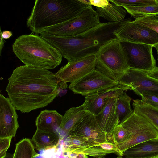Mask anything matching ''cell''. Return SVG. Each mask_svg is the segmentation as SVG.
Here are the masks:
<instances>
[{
	"label": "cell",
	"mask_w": 158,
	"mask_h": 158,
	"mask_svg": "<svg viewBox=\"0 0 158 158\" xmlns=\"http://www.w3.org/2000/svg\"><path fill=\"white\" fill-rule=\"evenodd\" d=\"M39 155L31 140L25 138L16 144L13 158H35Z\"/></svg>",
	"instance_id": "23"
},
{
	"label": "cell",
	"mask_w": 158,
	"mask_h": 158,
	"mask_svg": "<svg viewBox=\"0 0 158 158\" xmlns=\"http://www.w3.org/2000/svg\"><path fill=\"white\" fill-rule=\"evenodd\" d=\"M133 22L142 26L151 29L158 33V15H149L134 17Z\"/></svg>",
	"instance_id": "27"
},
{
	"label": "cell",
	"mask_w": 158,
	"mask_h": 158,
	"mask_svg": "<svg viewBox=\"0 0 158 158\" xmlns=\"http://www.w3.org/2000/svg\"><path fill=\"white\" fill-rule=\"evenodd\" d=\"M6 42L4 39L2 38V35L0 34V55H1L2 51L3 48L4 43Z\"/></svg>",
	"instance_id": "37"
},
{
	"label": "cell",
	"mask_w": 158,
	"mask_h": 158,
	"mask_svg": "<svg viewBox=\"0 0 158 158\" xmlns=\"http://www.w3.org/2000/svg\"><path fill=\"white\" fill-rule=\"evenodd\" d=\"M153 47H154L156 49L157 51V60H158V44L154 45Z\"/></svg>",
	"instance_id": "40"
},
{
	"label": "cell",
	"mask_w": 158,
	"mask_h": 158,
	"mask_svg": "<svg viewBox=\"0 0 158 158\" xmlns=\"http://www.w3.org/2000/svg\"><path fill=\"white\" fill-rule=\"evenodd\" d=\"M126 158H152L158 156V139L150 140L135 146L124 151Z\"/></svg>",
	"instance_id": "19"
},
{
	"label": "cell",
	"mask_w": 158,
	"mask_h": 158,
	"mask_svg": "<svg viewBox=\"0 0 158 158\" xmlns=\"http://www.w3.org/2000/svg\"><path fill=\"white\" fill-rule=\"evenodd\" d=\"M92 5L96 7L102 8L108 4L109 0H90Z\"/></svg>",
	"instance_id": "33"
},
{
	"label": "cell",
	"mask_w": 158,
	"mask_h": 158,
	"mask_svg": "<svg viewBox=\"0 0 158 158\" xmlns=\"http://www.w3.org/2000/svg\"><path fill=\"white\" fill-rule=\"evenodd\" d=\"M63 155L69 158H89L87 155L82 152H72Z\"/></svg>",
	"instance_id": "34"
},
{
	"label": "cell",
	"mask_w": 158,
	"mask_h": 158,
	"mask_svg": "<svg viewBox=\"0 0 158 158\" xmlns=\"http://www.w3.org/2000/svg\"><path fill=\"white\" fill-rule=\"evenodd\" d=\"M66 136L84 140L89 146L110 142L107 134L100 127L95 115L87 111Z\"/></svg>",
	"instance_id": "8"
},
{
	"label": "cell",
	"mask_w": 158,
	"mask_h": 158,
	"mask_svg": "<svg viewBox=\"0 0 158 158\" xmlns=\"http://www.w3.org/2000/svg\"><path fill=\"white\" fill-rule=\"evenodd\" d=\"M118 6H140L148 4H153L157 3L156 0H110Z\"/></svg>",
	"instance_id": "30"
},
{
	"label": "cell",
	"mask_w": 158,
	"mask_h": 158,
	"mask_svg": "<svg viewBox=\"0 0 158 158\" xmlns=\"http://www.w3.org/2000/svg\"><path fill=\"white\" fill-rule=\"evenodd\" d=\"M88 7L79 0H36L27 21V27L34 34L78 15Z\"/></svg>",
	"instance_id": "3"
},
{
	"label": "cell",
	"mask_w": 158,
	"mask_h": 158,
	"mask_svg": "<svg viewBox=\"0 0 158 158\" xmlns=\"http://www.w3.org/2000/svg\"><path fill=\"white\" fill-rule=\"evenodd\" d=\"M63 117L56 110L45 109L42 111L35 120L36 129L59 135Z\"/></svg>",
	"instance_id": "17"
},
{
	"label": "cell",
	"mask_w": 158,
	"mask_h": 158,
	"mask_svg": "<svg viewBox=\"0 0 158 158\" xmlns=\"http://www.w3.org/2000/svg\"><path fill=\"white\" fill-rule=\"evenodd\" d=\"M87 102L80 106L69 108L63 116L60 127L59 135L60 139H64L74 126L83 117L86 111Z\"/></svg>",
	"instance_id": "18"
},
{
	"label": "cell",
	"mask_w": 158,
	"mask_h": 158,
	"mask_svg": "<svg viewBox=\"0 0 158 158\" xmlns=\"http://www.w3.org/2000/svg\"><path fill=\"white\" fill-rule=\"evenodd\" d=\"M121 42L129 68L145 71L157 67L152 51L153 45L126 41Z\"/></svg>",
	"instance_id": "9"
},
{
	"label": "cell",
	"mask_w": 158,
	"mask_h": 158,
	"mask_svg": "<svg viewBox=\"0 0 158 158\" xmlns=\"http://www.w3.org/2000/svg\"><path fill=\"white\" fill-rule=\"evenodd\" d=\"M14 154H11L9 153H6L5 156L3 158H13Z\"/></svg>",
	"instance_id": "39"
},
{
	"label": "cell",
	"mask_w": 158,
	"mask_h": 158,
	"mask_svg": "<svg viewBox=\"0 0 158 158\" xmlns=\"http://www.w3.org/2000/svg\"><path fill=\"white\" fill-rule=\"evenodd\" d=\"M119 124L130 133L128 139L117 145L122 152L141 143L158 139V128L143 116L133 113Z\"/></svg>",
	"instance_id": "7"
},
{
	"label": "cell",
	"mask_w": 158,
	"mask_h": 158,
	"mask_svg": "<svg viewBox=\"0 0 158 158\" xmlns=\"http://www.w3.org/2000/svg\"><path fill=\"white\" fill-rule=\"evenodd\" d=\"M96 12L99 17H102L109 22H116L123 21L126 11L123 7L112 2L110 0L108 4L102 8L96 7Z\"/></svg>",
	"instance_id": "21"
},
{
	"label": "cell",
	"mask_w": 158,
	"mask_h": 158,
	"mask_svg": "<svg viewBox=\"0 0 158 158\" xmlns=\"http://www.w3.org/2000/svg\"><path fill=\"white\" fill-rule=\"evenodd\" d=\"M118 81L129 86L139 96L144 94L158 97V81L143 71L129 68Z\"/></svg>",
	"instance_id": "11"
},
{
	"label": "cell",
	"mask_w": 158,
	"mask_h": 158,
	"mask_svg": "<svg viewBox=\"0 0 158 158\" xmlns=\"http://www.w3.org/2000/svg\"><path fill=\"white\" fill-rule=\"evenodd\" d=\"M131 98L124 92L117 98V110L119 118V124L133 113L130 102Z\"/></svg>",
	"instance_id": "24"
},
{
	"label": "cell",
	"mask_w": 158,
	"mask_h": 158,
	"mask_svg": "<svg viewBox=\"0 0 158 158\" xmlns=\"http://www.w3.org/2000/svg\"><path fill=\"white\" fill-rule=\"evenodd\" d=\"M64 138L63 146V154L70 153L74 150L83 148L89 146V145L85 141L74 138L66 136Z\"/></svg>",
	"instance_id": "28"
},
{
	"label": "cell",
	"mask_w": 158,
	"mask_h": 158,
	"mask_svg": "<svg viewBox=\"0 0 158 158\" xmlns=\"http://www.w3.org/2000/svg\"><path fill=\"white\" fill-rule=\"evenodd\" d=\"M117 98H109L105 106L97 115H95L102 130L112 139V134L119 124V118L117 110Z\"/></svg>",
	"instance_id": "16"
},
{
	"label": "cell",
	"mask_w": 158,
	"mask_h": 158,
	"mask_svg": "<svg viewBox=\"0 0 158 158\" xmlns=\"http://www.w3.org/2000/svg\"><path fill=\"white\" fill-rule=\"evenodd\" d=\"M13 52L26 65L52 69L59 65L63 56L59 51L38 35L19 36L12 45Z\"/></svg>",
	"instance_id": "4"
},
{
	"label": "cell",
	"mask_w": 158,
	"mask_h": 158,
	"mask_svg": "<svg viewBox=\"0 0 158 158\" xmlns=\"http://www.w3.org/2000/svg\"><path fill=\"white\" fill-rule=\"evenodd\" d=\"M141 100L144 103L153 107L158 108V97L151 95L141 94Z\"/></svg>",
	"instance_id": "32"
},
{
	"label": "cell",
	"mask_w": 158,
	"mask_h": 158,
	"mask_svg": "<svg viewBox=\"0 0 158 158\" xmlns=\"http://www.w3.org/2000/svg\"><path fill=\"white\" fill-rule=\"evenodd\" d=\"M0 34L1 35L4 39H9L13 35L12 32L11 31H4L2 32L1 27H0Z\"/></svg>",
	"instance_id": "36"
},
{
	"label": "cell",
	"mask_w": 158,
	"mask_h": 158,
	"mask_svg": "<svg viewBox=\"0 0 158 158\" xmlns=\"http://www.w3.org/2000/svg\"><path fill=\"white\" fill-rule=\"evenodd\" d=\"M116 158H123L122 157V156H118V157Z\"/></svg>",
	"instance_id": "41"
},
{
	"label": "cell",
	"mask_w": 158,
	"mask_h": 158,
	"mask_svg": "<svg viewBox=\"0 0 158 158\" xmlns=\"http://www.w3.org/2000/svg\"><path fill=\"white\" fill-rule=\"evenodd\" d=\"M123 7L134 17L142 15H158V3L157 2L153 4L140 6H125Z\"/></svg>",
	"instance_id": "25"
},
{
	"label": "cell",
	"mask_w": 158,
	"mask_h": 158,
	"mask_svg": "<svg viewBox=\"0 0 158 158\" xmlns=\"http://www.w3.org/2000/svg\"><path fill=\"white\" fill-rule=\"evenodd\" d=\"M72 152H82L87 156L96 158H104L106 155L112 153L106 149L104 142L86 148L76 149Z\"/></svg>",
	"instance_id": "26"
},
{
	"label": "cell",
	"mask_w": 158,
	"mask_h": 158,
	"mask_svg": "<svg viewBox=\"0 0 158 158\" xmlns=\"http://www.w3.org/2000/svg\"><path fill=\"white\" fill-rule=\"evenodd\" d=\"M119 83V82H118ZM130 89L128 86L119 83L117 85L90 93L85 96L86 111L94 115L102 110L110 98H118L125 91Z\"/></svg>",
	"instance_id": "14"
},
{
	"label": "cell",
	"mask_w": 158,
	"mask_h": 158,
	"mask_svg": "<svg viewBox=\"0 0 158 158\" xmlns=\"http://www.w3.org/2000/svg\"><path fill=\"white\" fill-rule=\"evenodd\" d=\"M130 135L128 131L119 124L112 133V142L116 145L123 143L128 139Z\"/></svg>",
	"instance_id": "29"
},
{
	"label": "cell",
	"mask_w": 158,
	"mask_h": 158,
	"mask_svg": "<svg viewBox=\"0 0 158 158\" xmlns=\"http://www.w3.org/2000/svg\"><path fill=\"white\" fill-rule=\"evenodd\" d=\"M95 69L69 85V88L74 94L86 96L90 93L118 84Z\"/></svg>",
	"instance_id": "13"
},
{
	"label": "cell",
	"mask_w": 158,
	"mask_h": 158,
	"mask_svg": "<svg viewBox=\"0 0 158 158\" xmlns=\"http://www.w3.org/2000/svg\"><path fill=\"white\" fill-rule=\"evenodd\" d=\"M156 0V2L158 3V0Z\"/></svg>",
	"instance_id": "43"
},
{
	"label": "cell",
	"mask_w": 158,
	"mask_h": 158,
	"mask_svg": "<svg viewBox=\"0 0 158 158\" xmlns=\"http://www.w3.org/2000/svg\"><path fill=\"white\" fill-rule=\"evenodd\" d=\"M8 80L5 91L11 103L22 113L43 108L59 96V79L48 70L21 66Z\"/></svg>",
	"instance_id": "1"
},
{
	"label": "cell",
	"mask_w": 158,
	"mask_h": 158,
	"mask_svg": "<svg viewBox=\"0 0 158 158\" xmlns=\"http://www.w3.org/2000/svg\"><path fill=\"white\" fill-rule=\"evenodd\" d=\"M79 1L88 7L92 6L90 0H79Z\"/></svg>",
	"instance_id": "38"
},
{
	"label": "cell",
	"mask_w": 158,
	"mask_h": 158,
	"mask_svg": "<svg viewBox=\"0 0 158 158\" xmlns=\"http://www.w3.org/2000/svg\"><path fill=\"white\" fill-rule=\"evenodd\" d=\"M15 107L9 98L0 94V138L15 137L20 127Z\"/></svg>",
	"instance_id": "15"
},
{
	"label": "cell",
	"mask_w": 158,
	"mask_h": 158,
	"mask_svg": "<svg viewBox=\"0 0 158 158\" xmlns=\"http://www.w3.org/2000/svg\"><path fill=\"white\" fill-rule=\"evenodd\" d=\"M12 137L0 138V158L4 157L10 146Z\"/></svg>",
	"instance_id": "31"
},
{
	"label": "cell",
	"mask_w": 158,
	"mask_h": 158,
	"mask_svg": "<svg viewBox=\"0 0 158 158\" xmlns=\"http://www.w3.org/2000/svg\"><path fill=\"white\" fill-rule=\"evenodd\" d=\"M99 17L92 6L85 8L77 16L62 23L44 28L40 32L60 37H75L101 23Z\"/></svg>",
	"instance_id": "6"
},
{
	"label": "cell",
	"mask_w": 158,
	"mask_h": 158,
	"mask_svg": "<svg viewBox=\"0 0 158 158\" xmlns=\"http://www.w3.org/2000/svg\"><path fill=\"white\" fill-rule=\"evenodd\" d=\"M114 34L120 41L143 43L153 46L158 44V33L128 18L122 21Z\"/></svg>",
	"instance_id": "10"
},
{
	"label": "cell",
	"mask_w": 158,
	"mask_h": 158,
	"mask_svg": "<svg viewBox=\"0 0 158 158\" xmlns=\"http://www.w3.org/2000/svg\"><path fill=\"white\" fill-rule=\"evenodd\" d=\"M144 72L149 77L158 81V67H156L151 70Z\"/></svg>",
	"instance_id": "35"
},
{
	"label": "cell",
	"mask_w": 158,
	"mask_h": 158,
	"mask_svg": "<svg viewBox=\"0 0 158 158\" xmlns=\"http://www.w3.org/2000/svg\"><path fill=\"white\" fill-rule=\"evenodd\" d=\"M134 111L146 118L158 128V108L137 99L133 101Z\"/></svg>",
	"instance_id": "22"
},
{
	"label": "cell",
	"mask_w": 158,
	"mask_h": 158,
	"mask_svg": "<svg viewBox=\"0 0 158 158\" xmlns=\"http://www.w3.org/2000/svg\"><path fill=\"white\" fill-rule=\"evenodd\" d=\"M122 21L101 23L73 37H60L43 32L39 34L56 48L68 62H70L87 56L96 55L102 46L117 39L113 33Z\"/></svg>",
	"instance_id": "2"
},
{
	"label": "cell",
	"mask_w": 158,
	"mask_h": 158,
	"mask_svg": "<svg viewBox=\"0 0 158 158\" xmlns=\"http://www.w3.org/2000/svg\"><path fill=\"white\" fill-rule=\"evenodd\" d=\"M58 134L36 129L31 139L38 150L56 148L60 139Z\"/></svg>",
	"instance_id": "20"
},
{
	"label": "cell",
	"mask_w": 158,
	"mask_h": 158,
	"mask_svg": "<svg viewBox=\"0 0 158 158\" xmlns=\"http://www.w3.org/2000/svg\"><path fill=\"white\" fill-rule=\"evenodd\" d=\"M96 56L95 69L114 81H118L129 68L123 48L117 38L102 46Z\"/></svg>",
	"instance_id": "5"
},
{
	"label": "cell",
	"mask_w": 158,
	"mask_h": 158,
	"mask_svg": "<svg viewBox=\"0 0 158 158\" xmlns=\"http://www.w3.org/2000/svg\"><path fill=\"white\" fill-rule=\"evenodd\" d=\"M96 55H91L68 63L55 74L61 81L71 83L96 69Z\"/></svg>",
	"instance_id": "12"
},
{
	"label": "cell",
	"mask_w": 158,
	"mask_h": 158,
	"mask_svg": "<svg viewBox=\"0 0 158 158\" xmlns=\"http://www.w3.org/2000/svg\"><path fill=\"white\" fill-rule=\"evenodd\" d=\"M152 158H158V156H156V157H154Z\"/></svg>",
	"instance_id": "42"
}]
</instances>
